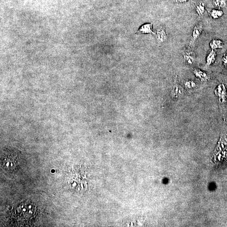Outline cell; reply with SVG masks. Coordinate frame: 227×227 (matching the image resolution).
<instances>
[{
	"label": "cell",
	"mask_w": 227,
	"mask_h": 227,
	"mask_svg": "<svg viewBox=\"0 0 227 227\" xmlns=\"http://www.w3.org/2000/svg\"><path fill=\"white\" fill-rule=\"evenodd\" d=\"M222 109L224 108L227 104V88L225 84H219L215 91Z\"/></svg>",
	"instance_id": "obj_1"
},
{
	"label": "cell",
	"mask_w": 227,
	"mask_h": 227,
	"mask_svg": "<svg viewBox=\"0 0 227 227\" xmlns=\"http://www.w3.org/2000/svg\"><path fill=\"white\" fill-rule=\"evenodd\" d=\"M183 56L185 62L188 65H192L195 60L196 56L194 52L189 49L185 51L184 50Z\"/></svg>",
	"instance_id": "obj_2"
},
{
	"label": "cell",
	"mask_w": 227,
	"mask_h": 227,
	"mask_svg": "<svg viewBox=\"0 0 227 227\" xmlns=\"http://www.w3.org/2000/svg\"><path fill=\"white\" fill-rule=\"evenodd\" d=\"M194 75L201 81H205L209 79V76L205 72L198 68H194L193 69Z\"/></svg>",
	"instance_id": "obj_3"
},
{
	"label": "cell",
	"mask_w": 227,
	"mask_h": 227,
	"mask_svg": "<svg viewBox=\"0 0 227 227\" xmlns=\"http://www.w3.org/2000/svg\"><path fill=\"white\" fill-rule=\"evenodd\" d=\"M203 30V25L202 24H199L195 25L192 31V37L193 40H195L201 36Z\"/></svg>",
	"instance_id": "obj_4"
},
{
	"label": "cell",
	"mask_w": 227,
	"mask_h": 227,
	"mask_svg": "<svg viewBox=\"0 0 227 227\" xmlns=\"http://www.w3.org/2000/svg\"><path fill=\"white\" fill-rule=\"evenodd\" d=\"M138 32L142 34L154 33L152 30V23H146L140 27Z\"/></svg>",
	"instance_id": "obj_5"
},
{
	"label": "cell",
	"mask_w": 227,
	"mask_h": 227,
	"mask_svg": "<svg viewBox=\"0 0 227 227\" xmlns=\"http://www.w3.org/2000/svg\"><path fill=\"white\" fill-rule=\"evenodd\" d=\"M156 38L158 41L164 43L167 40V36L165 30L162 28H159L156 31Z\"/></svg>",
	"instance_id": "obj_6"
},
{
	"label": "cell",
	"mask_w": 227,
	"mask_h": 227,
	"mask_svg": "<svg viewBox=\"0 0 227 227\" xmlns=\"http://www.w3.org/2000/svg\"><path fill=\"white\" fill-rule=\"evenodd\" d=\"M216 56V53L214 50L212 49L210 51L206 57L207 65H210L215 61Z\"/></svg>",
	"instance_id": "obj_7"
},
{
	"label": "cell",
	"mask_w": 227,
	"mask_h": 227,
	"mask_svg": "<svg viewBox=\"0 0 227 227\" xmlns=\"http://www.w3.org/2000/svg\"><path fill=\"white\" fill-rule=\"evenodd\" d=\"M210 46L212 49L215 50L216 49H221L222 47L223 44L221 40L213 39L210 43Z\"/></svg>",
	"instance_id": "obj_8"
},
{
	"label": "cell",
	"mask_w": 227,
	"mask_h": 227,
	"mask_svg": "<svg viewBox=\"0 0 227 227\" xmlns=\"http://www.w3.org/2000/svg\"><path fill=\"white\" fill-rule=\"evenodd\" d=\"M205 6L204 3L200 2L196 6V11L199 17L203 16L205 12Z\"/></svg>",
	"instance_id": "obj_9"
},
{
	"label": "cell",
	"mask_w": 227,
	"mask_h": 227,
	"mask_svg": "<svg viewBox=\"0 0 227 227\" xmlns=\"http://www.w3.org/2000/svg\"><path fill=\"white\" fill-rule=\"evenodd\" d=\"M222 14L223 13L222 11L215 10V9H213L210 11V15L211 17L214 19H217L220 17L222 16Z\"/></svg>",
	"instance_id": "obj_10"
},
{
	"label": "cell",
	"mask_w": 227,
	"mask_h": 227,
	"mask_svg": "<svg viewBox=\"0 0 227 227\" xmlns=\"http://www.w3.org/2000/svg\"><path fill=\"white\" fill-rule=\"evenodd\" d=\"M174 97H178L182 94V89L178 86H174L173 92H172Z\"/></svg>",
	"instance_id": "obj_11"
},
{
	"label": "cell",
	"mask_w": 227,
	"mask_h": 227,
	"mask_svg": "<svg viewBox=\"0 0 227 227\" xmlns=\"http://www.w3.org/2000/svg\"><path fill=\"white\" fill-rule=\"evenodd\" d=\"M213 2L215 6L219 7H224L225 5V0H213Z\"/></svg>",
	"instance_id": "obj_12"
},
{
	"label": "cell",
	"mask_w": 227,
	"mask_h": 227,
	"mask_svg": "<svg viewBox=\"0 0 227 227\" xmlns=\"http://www.w3.org/2000/svg\"><path fill=\"white\" fill-rule=\"evenodd\" d=\"M185 86L188 88H194L196 86V83L192 80H188L185 82Z\"/></svg>",
	"instance_id": "obj_13"
},
{
	"label": "cell",
	"mask_w": 227,
	"mask_h": 227,
	"mask_svg": "<svg viewBox=\"0 0 227 227\" xmlns=\"http://www.w3.org/2000/svg\"><path fill=\"white\" fill-rule=\"evenodd\" d=\"M222 62L225 66L227 67V52L226 54H225L222 58Z\"/></svg>",
	"instance_id": "obj_14"
},
{
	"label": "cell",
	"mask_w": 227,
	"mask_h": 227,
	"mask_svg": "<svg viewBox=\"0 0 227 227\" xmlns=\"http://www.w3.org/2000/svg\"><path fill=\"white\" fill-rule=\"evenodd\" d=\"M189 1H190V0H174L175 2V3H184V2H187Z\"/></svg>",
	"instance_id": "obj_15"
},
{
	"label": "cell",
	"mask_w": 227,
	"mask_h": 227,
	"mask_svg": "<svg viewBox=\"0 0 227 227\" xmlns=\"http://www.w3.org/2000/svg\"><path fill=\"white\" fill-rule=\"evenodd\" d=\"M6 166H9V163L7 162V164H6Z\"/></svg>",
	"instance_id": "obj_16"
},
{
	"label": "cell",
	"mask_w": 227,
	"mask_h": 227,
	"mask_svg": "<svg viewBox=\"0 0 227 227\" xmlns=\"http://www.w3.org/2000/svg\"><path fill=\"white\" fill-rule=\"evenodd\" d=\"M23 211H26V209H23Z\"/></svg>",
	"instance_id": "obj_17"
},
{
	"label": "cell",
	"mask_w": 227,
	"mask_h": 227,
	"mask_svg": "<svg viewBox=\"0 0 227 227\" xmlns=\"http://www.w3.org/2000/svg\"><path fill=\"white\" fill-rule=\"evenodd\" d=\"M54 172H55V170H53V172L52 171V172H53V173H54Z\"/></svg>",
	"instance_id": "obj_18"
},
{
	"label": "cell",
	"mask_w": 227,
	"mask_h": 227,
	"mask_svg": "<svg viewBox=\"0 0 227 227\" xmlns=\"http://www.w3.org/2000/svg\"><path fill=\"white\" fill-rule=\"evenodd\" d=\"M31 207V206H30L29 207V208H30Z\"/></svg>",
	"instance_id": "obj_19"
}]
</instances>
